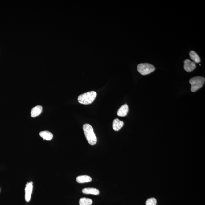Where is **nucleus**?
Masks as SVG:
<instances>
[{"label":"nucleus","mask_w":205,"mask_h":205,"mask_svg":"<svg viewBox=\"0 0 205 205\" xmlns=\"http://www.w3.org/2000/svg\"><path fill=\"white\" fill-rule=\"evenodd\" d=\"M83 129L88 143L91 145L96 144L97 142V138L92 126L89 124H85L83 126Z\"/></svg>","instance_id":"nucleus-1"},{"label":"nucleus","mask_w":205,"mask_h":205,"mask_svg":"<svg viewBox=\"0 0 205 205\" xmlns=\"http://www.w3.org/2000/svg\"><path fill=\"white\" fill-rule=\"evenodd\" d=\"M97 93L96 92L92 91L80 95L78 97V102L84 105L91 104L96 98Z\"/></svg>","instance_id":"nucleus-2"},{"label":"nucleus","mask_w":205,"mask_h":205,"mask_svg":"<svg viewBox=\"0 0 205 205\" xmlns=\"http://www.w3.org/2000/svg\"><path fill=\"white\" fill-rule=\"evenodd\" d=\"M205 81L204 77L196 76L190 79L189 83L191 85V91L195 92L201 88L204 85Z\"/></svg>","instance_id":"nucleus-3"},{"label":"nucleus","mask_w":205,"mask_h":205,"mask_svg":"<svg viewBox=\"0 0 205 205\" xmlns=\"http://www.w3.org/2000/svg\"><path fill=\"white\" fill-rule=\"evenodd\" d=\"M137 70L142 75H146L149 74L155 70L154 65L149 63H141L137 66Z\"/></svg>","instance_id":"nucleus-4"},{"label":"nucleus","mask_w":205,"mask_h":205,"mask_svg":"<svg viewBox=\"0 0 205 205\" xmlns=\"http://www.w3.org/2000/svg\"><path fill=\"white\" fill-rule=\"evenodd\" d=\"M33 190V183L32 182L27 183L26 185L25 200L27 202L30 201Z\"/></svg>","instance_id":"nucleus-5"},{"label":"nucleus","mask_w":205,"mask_h":205,"mask_svg":"<svg viewBox=\"0 0 205 205\" xmlns=\"http://www.w3.org/2000/svg\"><path fill=\"white\" fill-rule=\"evenodd\" d=\"M184 64V68L187 72H190L193 71L196 67V64L189 59L185 60Z\"/></svg>","instance_id":"nucleus-6"},{"label":"nucleus","mask_w":205,"mask_h":205,"mask_svg":"<svg viewBox=\"0 0 205 205\" xmlns=\"http://www.w3.org/2000/svg\"><path fill=\"white\" fill-rule=\"evenodd\" d=\"M129 111V106L127 104H125L120 108L117 111V115L120 117H124L127 115Z\"/></svg>","instance_id":"nucleus-7"},{"label":"nucleus","mask_w":205,"mask_h":205,"mask_svg":"<svg viewBox=\"0 0 205 205\" xmlns=\"http://www.w3.org/2000/svg\"><path fill=\"white\" fill-rule=\"evenodd\" d=\"M124 122L118 119H114L113 123V128L116 131H119L124 125Z\"/></svg>","instance_id":"nucleus-8"},{"label":"nucleus","mask_w":205,"mask_h":205,"mask_svg":"<svg viewBox=\"0 0 205 205\" xmlns=\"http://www.w3.org/2000/svg\"><path fill=\"white\" fill-rule=\"evenodd\" d=\"M77 182L80 183H83L89 182H91L92 179L91 177L88 175H83L79 176L76 178Z\"/></svg>","instance_id":"nucleus-9"},{"label":"nucleus","mask_w":205,"mask_h":205,"mask_svg":"<svg viewBox=\"0 0 205 205\" xmlns=\"http://www.w3.org/2000/svg\"><path fill=\"white\" fill-rule=\"evenodd\" d=\"M42 111V106L38 105L32 108L31 111V116L32 117H35L40 115Z\"/></svg>","instance_id":"nucleus-10"},{"label":"nucleus","mask_w":205,"mask_h":205,"mask_svg":"<svg viewBox=\"0 0 205 205\" xmlns=\"http://www.w3.org/2000/svg\"><path fill=\"white\" fill-rule=\"evenodd\" d=\"M82 192L84 194L98 195L99 194V190L93 188H86L82 190Z\"/></svg>","instance_id":"nucleus-11"},{"label":"nucleus","mask_w":205,"mask_h":205,"mask_svg":"<svg viewBox=\"0 0 205 205\" xmlns=\"http://www.w3.org/2000/svg\"><path fill=\"white\" fill-rule=\"evenodd\" d=\"M40 135L42 138L47 141L51 140L53 137V134L47 131L40 132Z\"/></svg>","instance_id":"nucleus-12"},{"label":"nucleus","mask_w":205,"mask_h":205,"mask_svg":"<svg viewBox=\"0 0 205 205\" xmlns=\"http://www.w3.org/2000/svg\"><path fill=\"white\" fill-rule=\"evenodd\" d=\"M189 55L190 58L193 60V61L196 63H199L201 62V59L200 57L196 53V52L193 51H191L189 53Z\"/></svg>","instance_id":"nucleus-13"},{"label":"nucleus","mask_w":205,"mask_h":205,"mask_svg":"<svg viewBox=\"0 0 205 205\" xmlns=\"http://www.w3.org/2000/svg\"><path fill=\"white\" fill-rule=\"evenodd\" d=\"M92 204V200L89 198H83L80 200V205H91Z\"/></svg>","instance_id":"nucleus-14"},{"label":"nucleus","mask_w":205,"mask_h":205,"mask_svg":"<svg viewBox=\"0 0 205 205\" xmlns=\"http://www.w3.org/2000/svg\"><path fill=\"white\" fill-rule=\"evenodd\" d=\"M156 199L154 198H149L146 202V205H157Z\"/></svg>","instance_id":"nucleus-15"}]
</instances>
